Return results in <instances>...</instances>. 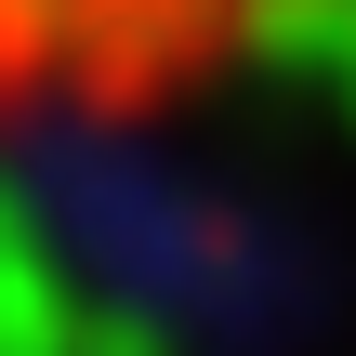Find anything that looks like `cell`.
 <instances>
[{
  "label": "cell",
  "instance_id": "6da1fadb",
  "mask_svg": "<svg viewBox=\"0 0 356 356\" xmlns=\"http://www.w3.org/2000/svg\"><path fill=\"white\" fill-rule=\"evenodd\" d=\"M330 0H0V132H132Z\"/></svg>",
  "mask_w": 356,
  "mask_h": 356
}]
</instances>
